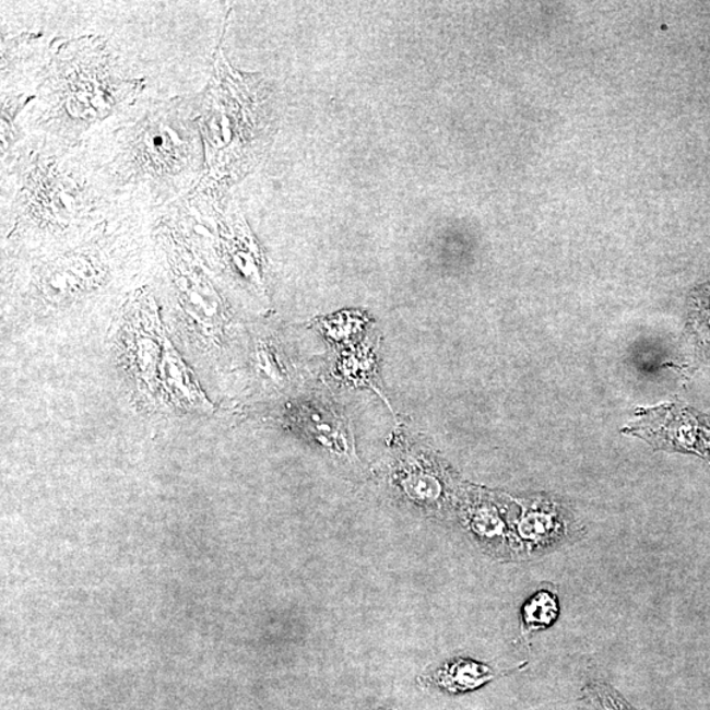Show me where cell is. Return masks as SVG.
I'll return each mask as SVG.
<instances>
[{
	"label": "cell",
	"mask_w": 710,
	"mask_h": 710,
	"mask_svg": "<svg viewBox=\"0 0 710 710\" xmlns=\"http://www.w3.org/2000/svg\"><path fill=\"white\" fill-rule=\"evenodd\" d=\"M81 141L120 203L158 217L204 178L200 94L140 96Z\"/></svg>",
	"instance_id": "1"
},
{
	"label": "cell",
	"mask_w": 710,
	"mask_h": 710,
	"mask_svg": "<svg viewBox=\"0 0 710 710\" xmlns=\"http://www.w3.org/2000/svg\"><path fill=\"white\" fill-rule=\"evenodd\" d=\"M122 206L82 141L25 133L2 158V223L10 237L83 238Z\"/></svg>",
	"instance_id": "2"
},
{
	"label": "cell",
	"mask_w": 710,
	"mask_h": 710,
	"mask_svg": "<svg viewBox=\"0 0 710 710\" xmlns=\"http://www.w3.org/2000/svg\"><path fill=\"white\" fill-rule=\"evenodd\" d=\"M142 81L128 79L98 36L50 43V61L35 99L19 120L23 133L79 142L109 116L140 98Z\"/></svg>",
	"instance_id": "3"
},
{
	"label": "cell",
	"mask_w": 710,
	"mask_h": 710,
	"mask_svg": "<svg viewBox=\"0 0 710 710\" xmlns=\"http://www.w3.org/2000/svg\"><path fill=\"white\" fill-rule=\"evenodd\" d=\"M275 106L268 81L235 70L218 48L209 85L200 94L205 152L200 185L228 193L255 169L273 139Z\"/></svg>",
	"instance_id": "4"
},
{
	"label": "cell",
	"mask_w": 710,
	"mask_h": 710,
	"mask_svg": "<svg viewBox=\"0 0 710 710\" xmlns=\"http://www.w3.org/2000/svg\"><path fill=\"white\" fill-rule=\"evenodd\" d=\"M135 209L122 206L103 223L95 237L73 249L32 264L28 288L48 306H64L99 292L114 275V241Z\"/></svg>",
	"instance_id": "5"
},
{
	"label": "cell",
	"mask_w": 710,
	"mask_h": 710,
	"mask_svg": "<svg viewBox=\"0 0 710 710\" xmlns=\"http://www.w3.org/2000/svg\"><path fill=\"white\" fill-rule=\"evenodd\" d=\"M50 61V44L34 34L3 35L2 94L36 96Z\"/></svg>",
	"instance_id": "6"
},
{
	"label": "cell",
	"mask_w": 710,
	"mask_h": 710,
	"mask_svg": "<svg viewBox=\"0 0 710 710\" xmlns=\"http://www.w3.org/2000/svg\"><path fill=\"white\" fill-rule=\"evenodd\" d=\"M296 425L322 447L335 454L348 455L352 450V436L345 418L324 405H300L294 413Z\"/></svg>",
	"instance_id": "7"
},
{
	"label": "cell",
	"mask_w": 710,
	"mask_h": 710,
	"mask_svg": "<svg viewBox=\"0 0 710 710\" xmlns=\"http://www.w3.org/2000/svg\"><path fill=\"white\" fill-rule=\"evenodd\" d=\"M519 534L529 553H545L564 544L568 529L557 513L532 509L522 516Z\"/></svg>",
	"instance_id": "8"
},
{
	"label": "cell",
	"mask_w": 710,
	"mask_h": 710,
	"mask_svg": "<svg viewBox=\"0 0 710 710\" xmlns=\"http://www.w3.org/2000/svg\"><path fill=\"white\" fill-rule=\"evenodd\" d=\"M495 677V671L487 664L461 658V660L445 663L429 677L428 682L447 693L464 694L484 686Z\"/></svg>",
	"instance_id": "9"
},
{
	"label": "cell",
	"mask_w": 710,
	"mask_h": 710,
	"mask_svg": "<svg viewBox=\"0 0 710 710\" xmlns=\"http://www.w3.org/2000/svg\"><path fill=\"white\" fill-rule=\"evenodd\" d=\"M559 616L558 597L553 592L541 590L522 606L521 619L526 631L551 628Z\"/></svg>",
	"instance_id": "10"
},
{
	"label": "cell",
	"mask_w": 710,
	"mask_h": 710,
	"mask_svg": "<svg viewBox=\"0 0 710 710\" xmlns=\"http://www.w3.org/2000/svg\"><path fill=\"white\" fill-rule=\"evenodd\" d=\"M471 531L482 541L483 546L500 552L508 547L507 529L500 516L493 508H477L471 516Z\"/></svg>",
	"instance_id": "11"
},
{
	"label": "cell",
	"mask_w": 710,
	"mask_h": 710,
	"mask_svg": "<svg viewBox=\"0 0 710 710\" xmlns=\"http://www.w3.org/2000/svg\"><path fill=\"white\" fill-rule=\"evenodd\" d=\"M402 486L412 500L435 505L441 499L443 486L440 477L423 468H412L405 471Z\"/></svg>",
	"instance_id": "12"
},
{
	"label": "cell",
	"mask_w": 710,
	"mask_h": 710,
	"mask_svg": "<svg viewBox=\"0 0 710 710\" xmlns=\"http://www.w3.org/2000/svg\"><path fill=\"white\" fill-rule=\"evenodd\" d=\"M587 710H635L615 689L602 682L590 683L584 689Z\"/></svg>",
	"instance_id": "13"
},
{
	"label": "cell",
	"mask_w": 710,
	"mask_h": 710,
	"mask_svg": "<svg viewBox=\"0 0 710 710\" xmlns=\"http://www.w3.org/2000/svg\"><path fill=\"white\" fill-rule=\"evenodd\" d=\"M690 326L702 347L710 351V284L695 296L693 311H690Z\"/></svg>",
	"instance_id": "14"
}]
</instances>
